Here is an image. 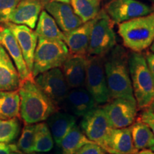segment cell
<instances>
[{
    "label": "cell",
    "instance_id": "cell-1",
    "mask_svg": "<svg viewBox=\"0 0 154 154\" xmlns=\"http://www.w3.org/2000/svg\"><path fill=\"white\" fill-rule=\"evenodd\" d=\"M128 52L116 45L105 57L104 67L110 99L123 98L136 101L128 66Z\"/></svg>",
    "mask_w": 154,
    "mask_h": 154
},
{
    "label": "cell",
    "instance_id": "cell-2",
    "mask_svg": "<svg viewBox=\"0 0 154 154\" xmlns=\"http://www.w3.org/2000/svg\"><path fill=\"white\" fill-rule=\"evenodd\" d=\"M20 119L24 124H36L47 120L59 107L40 89L34 78L20 82Z\"/></svg>",
    "mask_w": 154,
    "mask_h": 154
},
{
    "label": "cell",
    "instance_id": "cell-3",
    "mask_svg": "<svg viewBox=\"0 0 154 154\" xmlns=\"http://www.w3.org/2000/svg\"><path fill=\"white\" fill-rule=\"evenodd\" d=\"M128 66L137 106L141 109L149 108L154 101V78L145 56L140 52L131 53L128 58Z\"/></svg>",
    "mask_w": 154,
    "mask_h": 154
},
{
    "label": "cell",
    "instance_id": "cell-4",
    "mask_svg": "<svg viewBox=\"0 0 154 154\" xmlns=\"http://www.w3.org/2000/svg\"><path fill=\"white\" fill-rule=\"evenodd\" d=\"M118 32L125 47L134 52L144 51L154 39V11L120 23Z\"/></svg>",
    "mask_w": 154,
    "mask_h": 154
},
{
    "label": "cell",
    "instance_id": "cell-5",
    "mask_svg": "<svg viewBox=\"0 0 154 154\" xmlns=\"http://www.w3.org/2000/svg\"><path fill=\"white\" fill-rule=\"evenodd\" d=\"M69 56L64 42L38 38L34 57L32 76L47 72L54 68H61Z\"/></svg>",
    "mask_w": 154,
    "mask_h": 154
},
{
    "label": "cell",
    "instance_id": "cell-6",
    "mask_svg": "<svg viewBox=\"0 0 154 154\" xmlns=\"http://www.w3.org/2000/svg\"><path fill=\"white\" fill-rule=\"evenodd\" d=\"M113 24L114 23L104 9H101L94 19L88 56L105 57L116 45V36Z\"/></svg>",
    "mask_w": 154,
    "mask_h": 154
},
{
    "label": "cell",
    "instance_id": "cell-7",
    "mask_svg": "<svg viewBox=\"0 0 154 154\" xmlns=\"http://www.w3.org/2000/svg\"><path fill=\"white\" fill-rule=\"evenodd\" d=\"M105 57L87 56L86 58L85 87L96 104L106 103L111 100L106 79Z\"/></svg>",
    "mask_w": 154,
    "mask_h": 154
},
{
    "label": "cell",
    "instance_id": "cell-8",
    "mask_svg": "<svg viewBox=\"0 0 154 154\" xmlns=\"http://www.w3.org/2000/svg\"><path fill=\"white\" fill-rule=\"evenodd\" d=\"M80 128L88 139L103 149L112 128L103 108L96 106L82 116Z\"/></svg>",
    "mask_w": 154,
    "mask_h": 154
},
{
    "label": "cell",
    "instance_id": "cell-9",
    "mask_svg": "<svg viewBox=\"0 0 154 154\" xmlns=\"http://www.w3.org/2000/svg\"><path fill=\"white\" fill-rule=\"evenodd\" d=\"M34 79L40 89L59 108L70 90L61 68L51 69Z\"/></svg>",
    "mask_w": 154,
    "mask_h": 154
},
{
    "label": "cell",
    "instance_id": "cell-10",
    "mask_svg": "<svg viewBox=\"0 0 154 154\" xmlns=\"http://www.w3.org/2000/svg\"><path fill=\"white\" fill-rule=\"evenodd\" d=\"M114 24L151 14L153 7L138 0H111L103 9Z\"/></svg>",
    "mask_w": 154,
    "mask_h": 154
},
{
    "label": "cell",
    "instance_id": "cell-11",
    "mask_svg": "<svg viewBox=\"0 0 154 154\" xmlns=\"http://www.w3.org/2000/svg\"><path fill=\"white\" fill-rule=\"evenodd\" d=\"M111 128H121L129 127L134 124L137 116L136 101L117 98L103 106Z\"/></svg>",
    "mask_w": 154,
    "mask_h": 154
},
{
    "label": "cell",
    "instance_id": "cell-12",
    "mask_svg": "<svg viewBox=\"0 0 154 154\" xmlns=\"http://www.w3.org/2000/svg\"><path fill=\"white\" fill-rule=\"evenodd\" d=\"M3 24L9 28L14 34L22 49L23 57L29 71L32 73L33 69L34 53L38 42L37 34L33 29L25 25L15 24L9 22Z\"/></svg>",
    "mask_w": 154,
    "mask_h": 154
},
{
    "label": "cell",
    "instance_id": "cell-13",
    "mask_svg": "<svg viewBox=\"0 0 154 154\" xmlns=\"http://www.w3.org/2000/svg\"><path fill=\"white\" fill-rule=\"evenodd\" d=\"M44 9L53 17L63 33L74 30L84 23L74 12L70 4L48 0Z\"/></svg>",
    "mask_w": 154,
    "mask_h": 154
},
{
    "label": "cell",
    "instance_id": "cell-14",
    "mask_svg": "<svg viewBox=\"0 0 154 154\" xmlns=\"http://www.w3.org/2000/svg\"><path fill=\"white\" fill-rule=\"evenodd\" d=\"M60 106L67 113L76 117H82L94 109L96 103L91 94L84 86L69 90Z\"/></svg>",
    "mask_w": 154,
    "mask_h": 154
},
{
    "label": "cell",
    "instance_id": "cell-15",
    "mask_svg": "<svg viewBox=\"0 0 154 154\" xmlns=\"http://www.w3.org/2000/svg\"><path fill=\"white\" fill-rule=\"evenodd\" d=\"M48 0H21L9 17V22L34 29Z\"/></svg>",
    "mask_w": 154,
    "mask_h": 154
},
{
    "label": "cell",
    "instance_id": "cell-16",
    "mask_svg": "<svg viewBox=\"0 0 154 154\" xmlns=\"http://www.w3.org/2000/svg\"><path fill=\"white\" fill-rule=\"evenodd\" d=\"M93 20L84 22L74 30L63 33V42L69 49V55L87 57Z\"/></svg>",
    "mask_w": 154,
    "mask_h": 154
},
{
    "label": "cell",
    "instance_id": "cell-17",
    "mask_svg": "<svg viewBox=\"0 0 154 154\" xmlns=\"http://www.w3.org/2000/svg\"><path fill=\"white\" fill-rule=\"evenodd\" d=\"M4 25V24H3ZM0 44L9 54L18 71L20 82L30 78H34L29 71L28 67L23 57L22 49L19 47L16 38L9 28L4 25L2 30L0 31Z\"/></svg>",
    "mask_w": 154,
    "mask_h": 154
},
{
    "label": "cell",
    "instance_id": "cell-18",
    "mask_svg": "<svg viewBox=\"0 0 154 154\" xmlns=\"http://www.w3.org/2000/svg\"><path fill=\"white\" fill-rule=\"evenodd\" d=\"M103 149L110 154H136L130 127L111 128Z\"/></svg>",
    "mask_w": 154,
    "mask_h": 154
},
{
    "label": "cell",
    "instance_id": "cell-19",
    "mask_svg": "<svg viewBox=\"0 0 154 154\" xmlns=\"http://www.w3.org/2000/svg\"><path fill=\"white\" fill-rule=\"evenodd\" d=\"M86 58L69 55L61 67L69 89L85 87Z\"/></svg>",
    "mask_w": 154,
    "mask_h": 154
},
{
    "label": "cell",
    "instance_id": "cell-20",
    "mask_svg": "<svg viewBox=\"0 0 154 154\" xmlns=\"http://www.w3.org/2000/svg\"><path fill=\"white\" fill-rule=\"evenodd\" d=\"M19 85L18 71L9 54L0 44V91H14Z\"/></svg>",
    "mask_w": 154,
    "mask_h": 154
},
{
    "label": "cell",
    "instance_id": "cell-21",
    "mask_svg": "<svg viewBox=\"0 0 154 154\" xmlns=\"http://www.w3.org/2000/svg\"><path fill=\"white\" fill-rule=\"evenodd\" d=\"M47 121L54 141L59 147L61 140L76 125L77 118L69 113L57 111L50 116Z\"/></svg>",
    "mask_w": 154,
    "mask_h": 154
},
{
    "label": "cell",
    "instance_id": "cell-22",
    "mask_svg": "<svg viewBox=\"0 0 154 154\" xmlns=\"http://www.w3.org/2000/svg\"><path fill=\"white\" fill-rule=\"evenodd\" d=\"M35 32L38 38L63 41V32L46 10H42L39 15Z\"/></svg>",
    "mask_w": 154,
    "mask_h": 154
},
{
    "label": "cell",
    "instance_id": "cell-23",
    "mask_svg": "<svg viewBox=\"0 0 154 154\" xmlns=\"http://www.w3.org/2000/svg\"><path fill=\"white\" fill-rule=\"evenodd\" d=\"M20 118V96L18 89L0 91V119Z\"/></svg>",
    "mask_w": 154,
    "mask_h": 154
},
{
    "label": "cell",
    "instance_id": "cell-24",
    "mask_svg": "<svg viewBox=\"0 0 154 154\" xmlns=\"http://www.w3.org/2000/svg\"><path fill=\"white\" fill-rule=\"evenodd\" d=\"M134 145L137 151L151 149L154 146V134L151 128L140 121L134 123L130 127Z\"/></svg>",
    "mask_w": 154,
    "mask_h": 154
},
{
    "label": "cell",
    "instance_id": "cell-25",
    "mask_svg": "<svg viewBox=\"0 0 154 154\" xmlns=\"http://www.w3.org/2000/svg\"><path fill=\"white\" fill-rule=\"evenodd\" d=\"M92 142L76 125L61 140L59 147L64 153L74 154L83 146Z\"/></svg>",
    "mask_w": 154,
    "mask_h": 154
},
{
    "label": "cell",
    "instance_id": "cell-26",
    "mask_svg": "<svg viewBox=\"0 0 154 154\" xmlns=\"http://www.w3.org/2000/svg\"><path fill=\"white\" fill-rule=\"evenodd\" d=\"M101 0H72L71 6L83 22L93 20L99 14Z\"/></svg>",
    "mask_w": 154,
    "mask_h": 154
},
{
    "label": "cell",
    "instance_id": "cell-27",
    "mask_svg": "<svg viewBox=\"0 0 154 154\" xmlns=\"http://www.w3.org/2000/svg\"><path fill=\"white\" fill-rule=\"evenodd\" d=\"M53 148L54 139L47 123L42 121L36 124L33 153H47Z\"/></svg>",
    "mask_w": 154,
    "mask_h": 154
},
{
    "label": "cell",
    "instance_id": "cell-28",
    "mask_svg": "<svg viewBox=\"0 0 154 154\" xmlns=\"http://www.w3.org/2000/svg\"><path fill=\"white\" fill-rule=\"evenodd\" d=\"M19 118L0 119V142L11 143L14 142L20 132Z\"/></svg>",
    "mask_w": 154,
    "mask_h": 154
},
{
    "label": "cell",
    "instance_id": "cell-29",
    "mask_svg": "<svg viewBox=\"0 0 154 154\" xmlns=\"http://www.w3.org/2000/svg\"><path fill=\"white\" fill-rule=\"evenodd\" d=\"M35 128L36 124H24L17 145L19 151L23 153L30 154L34 152Z\"/></svg>",
    "mask_w": 154,
    "mask_h": 154
},
{
    "label": "cell",
    "instance_id": "cell-30",
    "mask_svg": "<svg viewBox=\"0 0 154 154\" xmlns=\"http://www.w3.org/2000/svg\"><path fill=\"white\" fill-rule=\"evenodd\" d=\"M21 0H0V24L9 22V17Z\"/></svg>",
    "mask_w": 154,
    "mask_h": 154
},
{
    "label": "cell",
    "instance_id": "cell-31",
    "mask_svg": "<svg viewBox=\"0 0 154 154\" xmlns=\"http://www.w3.org/2000/svg\"><path fill=\"white\" fill-rule=\"evenodd\" d=\"M106 152L97 143L91 142L83 146L74 154H105Z\"/></svg>",
    "mask_w": 154,
    "mask_h": 154
},
{
    "label": "cell",
    "instance_id": "cell-32",
    "mask_svg": "<svg viewBox=\"0 0 154 154\" xmlns=\"http://www.w3.org/2000/svg\"><path fill=\"white\" fill-rule=\"evenodd\" d=\"M138 120L147 125L154 134V112L150 108L143 109L140 114Z\"/></svg>",
    "mask_w": 154,
    "mask_h": 154
},
{
    "label": "cell",
    "instance_id": "cell-33",
    "mask_svg": "<svg viewBox=\"0 0 154 154\" xmlns=\"http://www.w3.org/2000/svg\"><path fill=\"white\" fill-rule=\"evenodd\" d=\"M16 151H18V149L14 144L0 142V154H11L12 152Z\"/></svg>",
    "mask_w": 154,
    "mask_h": 154
},
{
    "label": "cell",
    "instance_id": "cell-34",
    "mask_svg": "<svg viewBox=\"0 0 154 154\" xmlns=\"http://www.w3.org/2000/svg\"><path fill=\"white\" fill-rule=\"evenodd\" d=\"M146 63L149 67L150 72L154 78V53L148 52L145 56Z\"/></svg>",
    "mask_w": 154,
    "mask_h": 154
},
{
    "label": "cell",
    "instance_id": "cell-35",
    "mask_svg": "<svg viewBox=\"0 0 154 154\" xmlns=\"http://www.w3.org/2000/svg\"><path fill=\"white\" fill-rule=\"evenodd\" d=\"M136 154H154V151L150 149H146L138 151Z\"/></svg>",
    "mask_w": 154,
    "mask_h": 154
},
{
    "label": "cell",
    "instance_id": "cell-36",
    "mask_svg": "<svg viewBox=\"0 0 154 154\" xmlns=\"http://www.w3.org/2000/svg\"><path fill=\"white\" fill-rule=\"evenodd\" d=\"M54 1L60 2H63V3H66V4H70L72 0H54Z\"/></svg>",
    "mask_w": 154,
    "mask_h": 154
},
{
    "label": "cell",
    "instance_id": "cell-37",
    "mask_svg": "<svg viewBox=\"0 0 154 154\" xmlns=\"http://www.w3.org/2000/svg\"><path fill=\"white\" fill-rule=\"evenodd\" d=\"M150 49H151V52L154 53V39H153V43L151 44V47H150Z\"/></svg>",
    "mask_w": 154,
    "mask_h": 154
},
{
    "label": "cell",
    "instance_id": "cell-38",
    "mask_svg": "<svg viewBox=\"0 0 154 154\" xmlns=\"http://www.w3.org/2000/svg\"><path fill=\"white\" fill-rule=\"evenodd\" d=\"M11 154H24V153H23L22 152H21L20 151H14V152H12V153H11Z\"/></svg>",
    "mask_w": 154,
    "mask_h": 154
},
{
    "label": "cell",
    "instance_id": "cell-39",
    "mask_svg": "<svg viewBox=\"0 0 154 154\" xmlns=\"http://www.w3.org/2000/svg\"><path fill=\"white\" fill-rule=\"evenodd\" d=\"M150 109H151V110L152 111H153V112H154V101L153 102V103H151V106H150Z\"/></svg>",
    "mask_w": 154,
    "mask_h": 154
},
{
    "label": "cell",
    "instance_id": "cell-40",
    "mask_svg": "<svg viewBox=\"0 0 154 154\" xmlns=\"http://www.w3.org/2000/svg\"><path fill=\"white\" fill-rule=\"evenodd\" d=\"M30 154H48V153H32ZM63 154H67V153H63Z\"/></svg>",
    "mask_w": 154,
    "mask_h": 154
},
{
    "label": "cell",
    "instance_id": "cell-41",
    "mask_svg": "<svg viewBox=\"0 0 154 154\" xmlns=\"http://www.w3.org/2000/svg\"><path fill=\"white\" fill-rule=\"evenodd\" d=\"M3 28H4V25H3V24H0V31L2 30Z\"/></svg>",
    "mask_w": 154,
    "mask_h": 154
},
{
    "label": "cell",
    "instance_id": "cell-42",
    "mask_svg": "<svg viewBox=\"0 0 154 154\" xmlns=\"http://www.w3.org/2000/svg\"><path fill=\"white\" fill-rule=\"evenodd\" d=\"M151 149V150H152V151H154V146H153V147H151V149Z\"/></svg>",
    "mask_w": 154,
    "mask_h": 154
},
{
    "label": "cell",
    "instance_id": "cell-43",
    "mask_svg": "<svg viewBox=\"0 0 154 154\" xmlns=\"http://www.w3.org/2000/svg\"><path fill=\"white\" fill-rule=\"evenodd\" d=\"M151 1H152V2H154V0H151Z\"/></svg>",
    "mask_w": 154,
    "mask_h": 154
},
{
    "label": "cell",
    "instance_id": "cell-44",
    "mask_svg": "<svg viewBox=\"0 0 154 154\" xmlns=\"http://www.w3.org/2000/svg\"><path fill=\"white\" fill-rule=\"evenodd\" d=\"M105 154H110V153H105Z\"/></svg>",
    "mask_w": 154,
    "mask_h": 154
}]
</instances>
